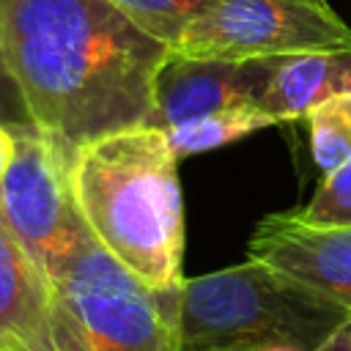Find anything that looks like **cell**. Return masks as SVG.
Instances as JSON below:
<instances>
[{"label": "cell", "instance_id": "6da1fadb", "mask_svg": "<svg viewBox=\"0 0 351 351\" xmlns=\"http://www.w3.org/2000/svg\"><path fill=\"white\" fill-rule=\"evenodd\" d=\"M3 52L27 121L69 154L145 126L170 55L110 0H8Z\"/></svg>", "mask_w": 351, "mask_h": 351}, {"label": "cell", "instance_id": "7a4b0ae2", "mask_svg": "<svg viewBox=\"0 0 351 351\" xmlns=\"http://www.w3.org/2000/svg\"><path fill=\"white\" fill-rule=\"evenodd\" d=\"M77 208L96 241L151 288L181 285L178 156L162 129L134 126L82 145L71 162Z\"/></svg>", "mask_w": 351, "mask_h": 351}, {"label": "cell", "instance_id": "3957f363", "mask_svg": "<svg viewBox=\"0 0 351 351\" xmlns=\"http://www.w3.org/2000/svg\"><path fill=\"white\" fill-rule=\"evenodd\" d=\"M348 324L351 310L255 258L178 288V351H335Z\"/></svg>", "mask_w": 351, "mask_h": 351}, {"label": "cell", "instance_id": "277c9868", "mask_svg": "<svg viewBox=\"0 0 351 351\" xmlns=\"http://www.w3.org/2000/svg\"><path fill=\"white\" fill-rule=\"evenodd\" d=\"M58 351H178V288H151L82 225L44 269Z\"/></svg>", "mask_w": 351, "mask_h": 351}, {"label": "cell", "instance_id": "5b68a950", "mask_svg": "<svg viewBox=\"0 0 351 351\" xmlns=\"http://www.w3.org/2000/svg\"><path fill=\"white\" fill-rule=\"evenodd\" d=\"M351 49V27L326 0H219L181 47L184 58L252 60Z\"/></svg>", "mask_w": 351, "mask_h": 351}, {"label": "cell", "instance_id": "8992f818", "mask_svg": "<svg viewBox=\"0 0 351 351\" xmlns=\"http://www.w3.org/2000/svg\"><path fill=\"white\" fill-rule=\"evenodd\" d=\"M11 129L16 151L0 184V214L44 271L85 225L71 189L74 154L33 123Z\"/></svg>", "mask_w": 351, "mask_h": 351}, {"label": "cell", "instance_id": "52a82bcc", "mask_svg": "<svg viewBox=\"0 0 351 351\" xmlns=\"http://www.w3.org/2000/svg\"><path fill=\"white\" fill-rule=\"evenodd\" d=\"M277 58L252 60H206L170 52L156 71L154 110L145 126L170 132L186 121L230 110L258 107Z\"/></svg>", "mask_w": 351, "mask_h": 351}, {"label": "cell", "instance_id": "ba28073f", "mask_svg": "<svg viewBox=\"0 0 351 351\" xmlns=\"http://www.w3.org/2000/svg\"><path fill=\"white\" fill-rule=\"evenodd\" d=\"M247 252L351 310V225L324 228L296 211L269 214L255 225Z\"/></svg>", "mask_w": 351, "mask_h": 351}, {"label": "cell", "instance_id": "9c48e42d", "mask_svg": "<svg viewBox=\"0 0 351 351\" xmlns=\"http://www.w3.org/2000/svg\"><path fill=\"white\" fill-rule=\"evenodd\" d=\"M0 351H58L47 274L0 214Z\"/></svg>", "mask_w": 351, "mask_h": 351}, {"label": "cell", "instance_id": "30bf717a", "mask_svg": "<svg viewBox=\"0 0 351 351\" xmlns=\"http://www.w3.org/2000/svg\"><path fill=\"white\" fill-rule=\"evenodd\" d=\"M351 93V49L277 58L258 110L277 123L304 118L321 101Z\"/></svg>", "mask_w": 351, "mask_h": 351}, {"label": "cell", "instance_id": "8fae6325", "mask_svg": "<svg viewBox=\"0 0 351 351\" xmlns=\"http://www.w3.org/2000/svg\"><path fill=\"white\" fill-rule=\"evenodd\" d=\"M274 123L277 121L258 107H230V110H219V112L186 121L165 134L170 140V148L181 159V156H192V154H203V151L228 145L239 137H247V134L274 126Z\"/></svg>", "mask_w": 351, "mask_h": 351}, {"label": "cell", "instance_id": "7c38bea8", "mask_svg": "<svg viewBox=\"0 0 351 351\" xmlns=\"http://www.w3.org/2000/svg\"><path fill=\"white\" fill-rule=\"evenodd\" d=\"M140 30L176 52L189 27L208 14L219 0H110Z\"/></svg>", "mask_w": 351, "mask_h": 351}, {"label": "cell", "instance_id": "4fadbf2b", "mask_svg": "<svg viewBox=\"0 0 351 351\" xmlns=\"http://www.w3.org/2000/svg\"><path fill=\"white\" fill-rule=\"evenodd\" d=\"M310 151L321 173H332L351 159V93L332 96L307 115Z\"/></svg>", "mask_w": 351, "mask_h": 351}, {"label": "cell", "instance_id": "5bb4252c", "mask_svg": "<svg viewBox=\"0 0 351 351\" xmlns=\"http://www.w3.org/2000/svg\"><path fill=\"white\" fill-rule=\"evenodd\" d=\"M296 217L310 225H324V228L351 225V159L324 176L310 203L296 208Z\"/></svg>", "mask_w": 351, "mask_h": 351}, {"label": "cell", "instance_id": "9a60e30c", "mask_svg": "<svg viewBox=\"0 0 351 351\" xmlns=\"http://www.w3.org/2000/svg\"><path fill=\"white\" fill-rule=\"evenodd\" d=\"M5 3L0 0V121L8 126H27V112L22 107V99L16 93V85L8 74L5 66V52H3V36H5Z\"/></svg>", "mask_w": 351, "mask_h": 351}, {"label": "cell", "instance_id": "2e32d148", "mask_svg": "<svg viewBox=\"0 0 351 351\" xmlns=\"http://www.w3.org/2000/svg\"><path fill=\"white\" fill-rule=\"evenodd\" d=\"M14 151H16V134H14V129L8 123L0 121V184H3V178L8 173V165L14 159Z\"/></svg>", "mask_w": 351, "mask_h": 351}, {"label": "cell", "instance_id": "e0dca14e", "mask_svg": "<svg viewBox=\"0 0 351 351\" xmlns=\"http://www.w3.org/2000/svg\"><path fill=\"white\" fill-rule=\"evenodd\" d=\"M337 348H346V351H351V324L346 326V332L340 335V343H337Z\"/></svg>", "mask_w": 351, "mask_h": 351}, {"label": "cell", "instance_id": "ac0fdd59", "mask_svg": "<svg viewBox=\"0 0 351 351\" xmlns=\"http://www.w3.org/2000/svg\"><path fill=\"white\" fill-rule=\"evenodd\" d=\"M258 351H299V348H291V346H266V348H258Z\"/></svg>", "mask_w": 351, "mask_h": 351}]
</instances>
